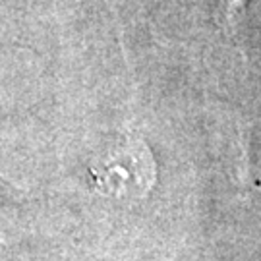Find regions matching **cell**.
<instances>
[{
  "mask_svg": "<svg viewBox=\"0 0 261 261\" xmlns=\"http://www.w3.org/2000/svg\"><path fill=\"white\" fill-rule=\"evenodd\" d=\"M234 2H240V0H234Z\"/></svg>",
  "mask_w": 261,
  "mask_h": 261,
  "instance_id": "1",
  "label": "cell"
}]
</instances>
